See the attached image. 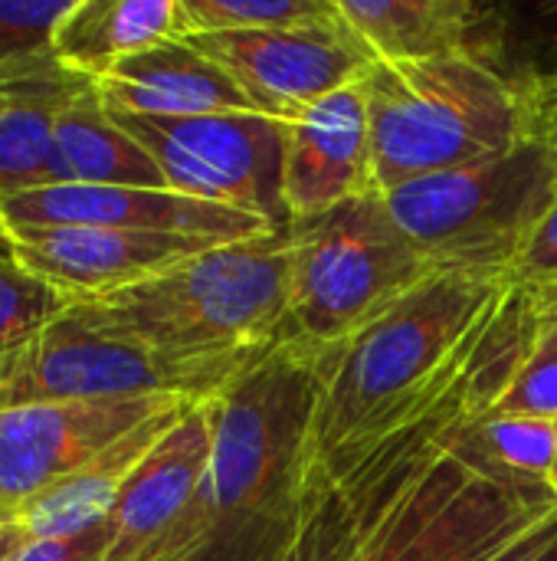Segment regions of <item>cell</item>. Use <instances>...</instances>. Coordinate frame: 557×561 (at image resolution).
I'll list each match as a JSON object with an SVG mask.
<instances>
[{"label": "cell", "mask_w": 557, "mask_h": 561, "mask_svg": "<svg viewBox=\"0 0 557 561\" xmlns=\"http://www.w3.org/2000/svg\"><path fill=\"white\" fill-rule=\"evenodd\" d=\"M164 174L167 191L256 214L286 230L282 148L286 122L272 115H190L151 118L112 112Z\"/></svg>", "instance_id": "8"}, {"label": "cell", "mask_w": 557, "mask_h": 561, "mask_svg": "<svg viewBox=\"0 0 557 561\" xmlns=\"http://www.w3.org/2000/svg\"><path fill=\"white\" fill-rule=\"evenodd\" d=\"M7 519H16V516H10V513H7V510L0 506V523H7Z\"/></svg>", "instance_id": "33"}, {"label": "cell", "mask_w": 557, "mask_h": 561, "mask_svg": "<svg viewBox=\"0 0 557 561\" xmlns=\"http://www.w3.org/2000/svg\"><path fill=\"white\" fill-rule=\"evenodd\" d=\"M164 39H181V0H72L49 53L69 72L98 82Z\"/></svg>", "instance_id": "19"}, {"label": "cell", "mask_w": 557, "mask_h": 561, "mask_svg": "<svg viewBox=\"0 0 557 561\" xmlns=\"http://www.w3.org/2000/svg\"><path fill=\"white\" fill-rule=\"evenodd\" d=\"M557 187V148L525 138L492 158L384 194L404 237L437 270L506 276Z\"/></svg>", "instance_id": "7"}, {"label": "cell", "mask_w": 557, "mask_h": 561, "mask_svg": "<svg viewBox=\"0 0 557 561\" xmlns=\"http://www.w3.org/2000/svg\"><path fill=\"white\" fill-rule=\"evenodd\" d=\"M151 394L204 401L187 375L102 329L79 302L30 342L0 352V411Z\"/></svg>", "instance_id": "9"}, {"label": "cell", "mask_w": 557, "mask_h": 561, "mask_svg": "<svg viewBox=\"0 0 557 561\" xmlns=\"http://www.w3.org/2000/svg\"><path fill=\"white\" fill-rule=\"evenodd\" d=\"M105 549H108V523H98L72 536L30 539L7 561H105Z\"/></svg>", "instance_id": "28"}, {"label": "cell", "mask_w": 557, "mask_h": 561, "mask_svg": "<svg viewBox=\"0 0 557 561\" xmlns=\"http://www.w3.org/2000/svg\"><path fill=\"white\" fill-rule=\"evenodd\" d=\"M479 437L499 467L535 483L552 480L557 454V421L486 414V421L479 424Z\"/></svg>", "instance_id": "25"}, {"label": "cell", "mask_w": 557, "mask_h": 561, "mask_svg": "<svg viewBox=\"0 0 557 561\" xmlns=\"http://www.w3.org/2000/svg\"><path fill=\"white\" fill-rule=\"evenodd\" d=\"M108 112L190 118V115H263L253 99L187 39H164L95 82Z\"/></svg>", "instance_id": "16"}, {"label": "cell", "mask_w": 557, "mask_h": 561, "mask_svg": "<svg viewBox=\"0 0 557 561\" xmlns=\"http://www.w3.org/2000/svg\"><path fill=\"white\" fill-rule=\"evenodd\" d=\"M76 302V296L23 270L13 256H0V352L30 342Z\"/></svg>", "instance_id": "24"}, {"label": "cell", "mask_w": 557, "mask_h": 561, "mask_svg": "<svg viewBox=\"0 0 557 561\" xmlns=\"http://www.w3.org/2000/svg\"><path fill=\"white\" fill-rule=\"evenodd\" d=\"M181 401L151 394L0 411V506L20 516L125 434Z\"/></svg>", "instance_id": "11"}, {"label": "cell", "mask_w": 557, "mask_h": 561, "mask_svg": "<svg viewBox=\"0 0 557 561\" xmlns=\"http://www.w3.org/2000/svg\"><path fill=\"white\" fill-rule=\"evenodd\" d=\"M53 184L167 187L151 154L118 128L95 82H85L53 128Z\"/></svg>", "instance_id": "21"}, {"label": "cell", "mask_w": 557, "mask_h": 561, "mask_svg": "<svg viewBox=\"0 0 557 561\" xmlns=\"http://www.w3.org/2000/svg\"><path fill=\"white\" fill-rule=\"evenodd\" d=\"M506 276L443 270L341 348L322 355L309 447H338L404 408L450 362Z\"/></svg>", "instance_id": "5"}, {"label": "cell", "mask_w": 557, "mask_h": 561, "mask_svg": "<svg viewBox=\"0 0 557 561\" xmlns=\"http://www.w3.org/2000/svg\"><path fill=\"white\" fill-rule=\"evenodd\" d=\"M72 0H0V66L49 49L56 23Z\"/></svg>", "instance_id": "26"}, {"label": "cell", "mask_w": 557, "mask_h": 561, "mask_svg": "<svg viewBox=\"0 0 557 561\" xmlns=\"http://www.w3.org/2000/svg\"><path fill=\"white\" fill-rule=\"evenodd\" d=\"M181 39L213 59L263 115L279 122H292L312 102L332 95L335 89L355 85L374 62L371 49L345 23L341 10L302 26L194 33Z\"/></svg>", "instance_id": "10"}, {"label": "cell", "mask_w": 557, "mask_h": 561, "mask_svg": "<svg viewBox=\"0 0 557 561\" xmlns=\"http://www.w3.org/2000/svg\"><path fill=\"white\" fill-rule=\"evenodd\" d=\"M30 542L26 529L20 526V519H7L0 523V561H7L16 549H23Z\"/></svg>", "instance_id": "30"}, {"label": "cell", "mask_w": 557, "mask_h": 561, "mask_svg": "<svg viewBox=\"0 0 557 561\" xmlns=\"http://www.w3.org/2000/svg\"><path fill=\"white\" fill-rule=\"evenodd\" d=\"M7 233L10 256L23 270L76 296L79 302L144 283L194 253L217 247L200 237L105 227H23Z\"/></svg>", "instance_id": "14"}, {"label": "cell", "mask_w": 557, "mask_h": 561, "mask_svg": "<svg viewBox=\"0 0 557 561\" xmlns=\"http://www.w3.org/2000/svg\"><path fill=\"white\" fill-rule=\"evenodd\" d=\"M548 486L557 493V454H555V470H552V480H548Z\"/></svg>", "instance_id": "32"}, {"label": "cell", "mask_w": 557, "mask_h": 561, "mask_svg": "<svg viewBox=\"0 0 557 561\" xmlns=\"http://www.w3.org/2000/svg\"><path fill=\"white\" fill-rule=\"evenodd\" d=\"M289 316L282 342L328 355L391 312L437 270L394 224L384 194L289 220Z\"/></svg>", "instance_id": "6"}, {"label": "cell", "mask_w": 557, "mask_h": 561, "mask_svg": "<svg viewBox=\"0 0 557 561\" xmlns=\"http://www.w3.org/2000/svg\"><path fill=\"white\" fill-rule=\"evenodd\" d=\"M322 355L279 342L210 398L213 447L190 561H269L286 536Z\"/></svg>", "instance_id": "3"}, {"label": "cell", "mask_w": 557, "mask_h": 561, "mask_svg": "<svg viewBox=\"0 0 557 561\" xmlns=\"http://www.w3.org/2000/svg\"><path fill=\"white\" fill-rule=\"evenodd\" d=\"M529 312L506 283L404 408L338 447L305 444L289 561H557V493L499 467L479 437L525 355Z\"/></svg>", "instance_id": "1"}, {"label": "cell", "mask_w": 557, "mask_h": 561, "mask_svg": "<svg viewBox=\"0 0 557 561\" xmlns=\"http://www.w3.org/2000/svg\"><path fill=\"white\" fill-rule=\"evenodd\" d=\"M187 404L197 401H181L131 434H125L118 444H112L105 454H98L92 463H85L79 473L53 486L46 496H39L30 510H23L16 519L26 529L30 539H56V536H72L82 529H92L108 519L115 500L121 496L125 483L131 473L144 463V457L158 447V440L174 427V421L184 414Z\"/></svg>", "instance_id": "20"}, {"label": "cell", "mask_w": 557, "mask_h": 561, "mask_svg": "<svg viewBox=\"0 0 557 561\" xmlns=\"http://www.w3.org/2000/svg\"><path fill=\"white\" fill-rule=\"evenodd\" d=\"M506 279L529 293H555L557 289V187L548 207L542 210V217L522 240Z\"/></svg>", "instance_id": "27"}, {"label": "cell", "mask_w": 557, "mask_h": 561, "mask_svg": "<svg viewBox=\"0 0 557 561\" xmlns=\"http://www.w3.org/2000/svg\"><path fill=\"white\" fill-rule=\"evenodd\" d=\"M338 10L374 59H499L502 26L473 0H338Z\"/></svg>", "instance_id": "17"}, {"label": "cell", "mask_w": 557, "mask_h": 561, "mask_svg": "<svg viewBox=\"0 0 557 561\" xmlns=\"http://www.w3.org/2000/svg\"><path fill=\"white\" fill-rule=\"evenodd\" d=\"M532 112H535V135L557 148V72L529 79Z\"/></svg>", "instance_id": "29"}, {"label": "cell", "mask_w": 557, "mask_h": 561, "mask_svg": "<svg viewBox=\"0 0 557 561\" xmlns=\"http://www.w3.org/2000/svg\"><path fill=\"white\" fill-rule=\"evenodd\" d=\"M0 217L7 230L105 227V230L200 237L213 243H236L279 230L276 224L246 210L184 197L167 187H128V184H49L23 194H10L0 197Z\"/></svg>", "instance_id": "13"}, {"label": "cell", "mask_w": 557, "mask_h": 561, "mask_svg": "<svg viewBox=\"0 0 557 561\" xmlns=\"http://www.w3.org/2000/svg\"><path fill=\"white\" fill-rule=\"evenodd\" d=\"M85 82L49 49L0 66V197L53 184V128Z\"/></svg>", "instance_id": "18"}, {"label": "cell", "mask_w": 557, "mask_h": 561, "mask_svg": "<svg viewBox=\"0 0 557 561\" xmlns=\"http://www.w3.org/2000/svg\"><path fill=\"white\" fill-rule=\"evenodd\" d=\"M358 85L381 194L535 138L529 79H509L486 59H374Z\"/></svg>", "instance_id": "4"}, {"label": "cell", "mask_w": 557, "mask_h": 561, "mask_svg": "<svg viewBox=\"0 0 557 561\" xmlns=\"http://www.w3.org/2000/svg\"><path fill=\"white\" fill-rule=\"evenodd\" d=\"M381 194L374 178L371 122L361 85L335 89L286 122L282 204L289 220Z\"/></svg>", "instance_id": "15"}, {"label": "cell", "mask_w": 557, "mask_h": 561, "mask_svg": "<svg viewBox=\"0 0 557 561\" xmlns=\"http://www.w3.org/2000/svg\"><path fill=\"white\" fill-rule=\"evenodd\" d=\"M529 293V289H525ZM529 339L519 371L496 401L492 414L557 421V289L529 293Z\"/></svg>", "instance_id": "22"}, {"label": "cell", "mask_w": 557, "mask_h": 561, "mask_svg": "<svg viewBox=\"0 0 557 561\" xmlns=\"http://www.w3.org/2000/svg\"><path fill=\"white\" fill-rule=\"evenodd\" d=\"M210 447V401L187 404L115 500L105 561H190Z\"/></svg>", "instance_id": "12"}, {"label": "cell", "mask_w": 557, "mask_h": 561, "mask_svg": "<svg viewBox=\"0 0 557 561\" xmlns=\"http://www.w3.org/2000/svg\"><path fill=\"white\" fill-rule=\"evenodd\" d=\"M335 10V0H181V36L302 26Z\"/></svg>", "instance_id": "23"}, {"label": "cell", "mask_w": 557, "mask_h": 561, "mask_svg": "<svg viewBox=\"0 0 557 561\" xmlns=\"http://www.w3.org/2000/svg\"><path fill=\"white\" fill-rule=\"evenodd\" d=\"M79 306L102 329L187 375L210 401L286 335L289 233L217 243L144 283Z\"/></svg>", "instance_id": "2"}, {"label": "cell", "mask_w": 557, "mask_h": 561, "mask_svg": "<svg viewBox=\"0 0 557 561\" xmlns=\"http://www.w3.org/2000/svg\"><path fill=\"white\" fill-rule=\"evenodd\" d=\"M0 256H10V233H7L3 217H0Z\"/></svg>", "instance_id": "31"}]
</instances>
